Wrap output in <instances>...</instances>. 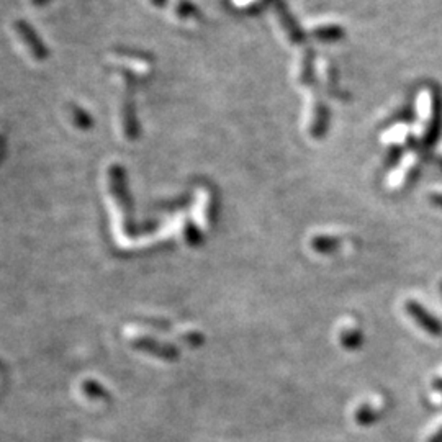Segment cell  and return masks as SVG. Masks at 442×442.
Masks as SVG:
<instances>
[{
    "label": "cell",
    "instance_id": "1",
    "mask_svg": "<svg viewBox=\"0 0 442 442\" xmlns=\"http://www.w3.org/2000/svg\"><path fill=\"white\" fill-rule=\"evenodd\" d=\"M441 92L434 85H427L417 97V126L416 136L424 144H431L437 138L441 125Z\"/></svg>",
    "mask_w": 442,
    "mask_h": 442
},
{
    "label": "cell",
    "instance_id": "2",
    "mask_svg": "<svg viewBox=\"0 0 442 442\" xmlns=\"http://www.w3.org/2000/svg\"><path fill=\"white\" fill-rule=\"evenodd\" d=\"M303 120L305 130L312 138H323L328 128V109L319 97H308L307 105H305Z\"/></svg>",
    "mask_w": 442,
    "mask_h": 442
},
{
    "label": "cell",
    "instance_id": "3",
    "mask_svg": "<svg viewBox=\"0 0 442 442\" xmlns=\"http://www.w3.org/2000/svg\"><path fill=\"white\" fill-rule=\"evenodd\" d=\"M405 312L410 315V318L415 322L417 326L424 329L431 336L439 338L442 336V323L439 318H436L429 310H426L417 300H406L405 302Z\"/></svg>",
    "mask_w": 442,
    "mask_h": 442
},
{
    "label": "cell",
    "instance_id": "4",
    "mask_svg": "<svg viewBox=\"0 0 442 442\" xmlns=\"http://www.w3.org/2000/svg\"><path fill=\"white\" fill-rule=\"evenodd\" d=\"M420 169H421L420 156H417V154H415V153L408 154V156L400 163V166L395 169V172L392 174V177H390L392 188L401 191V188L410 187L411 184L417 179Z\"/></svg>",
    "mask_w": 442,
    "mask_h": 442
},
{
    "label": "cell",
    "instance_id": "5",
    "mask_svg": "<svg viewBox=\"0 0 442 442\" xmlns=\"http://www.w3.org/2000/svg\"><path fill=\"white\" fill-rule=\"evenodd\" d=\"M13 27H15V32L18 33V36L22 38V41L25 43L28 51L32 53V56L35 57L36 61H46L48 56H50V50H48L41 38L38 36L35 28L25 20H17L13 23Z\"/></svg>",
    "mask_w": 442,
    "mask_h": 442
},
{
    "label": "cell",
    "instance_id": "6",
    "mask_svg": "<svg viewBox=\"0 0 442 442\" xmlns=\"http://www.w3.org/2000/svg\"><path fill=\"white\" fill-rule=\"evenodd\" d=\"M275 18L277 23H279L282 33L290 43H295V45H300L303 41V32L300 30L298 23L295 22V18L290 15L289 8L284 6V2H275Z\"/></svg>",
    "mask_w": 442,
    "mask_h": 442
},
{
    "label": "cell",
    "instance_id": "7",
    "mask_svg": "<svg viewBox=\"0 0 442 442\" xmlns=\"http://www.w3.org/2000/svg\"><path fill=\"white\" fill-rule=\"evenodd\" d=\"M313 74H315L313 53L307 50L298 56L297 62H295V79H297L300 84L308 85L310 82L313 81Z\"/></svg>",
    "mask_w": 442,
    "mask_h": 442
},
{
    "label": "cell",
    "instance_id": "8",
    "mask_svg": "<svg viewBox=\"0 0 442 442\" xmlns=\"http://www.w3.org/2000/svg\"><path fill=\"white\" fill-rule=\"evenodd\" d=\"M123 131H125V136L130 141H134L139 138V125H138V120H136L134 104H133V100H131V95L126 97V100L123 104Z\"/></svg>",
    "mask_w": 442,
    "mask_h": 442
},
{
    "label": "cell",
    "instance_id": "9",
    "mask_svg": "<svg viewBox=\"0 0 442 442\" xmlns=\"http://www.w3.org/2000/svg\"><path fill=\"white\" fill-rule=\"evenodd\" d=\"M312 35L315 38H318L319 41H326V43H333V41H339L343 40L346 32L343 30V27H339L338 23L333 22H324V23H318L312 28Z\"/></svg>",
    "mask_w": 442,
    "mask_h": 442
},
{
    "label": "cell",
    "instance_id": "10",
    "mask_svg": "<svg viewBox=\"0 0 442 442\" xmlns=\"http://www.w3.org/2000/svg\"><path fill=\"white\" fill-rule=\"evenodd\" d=\"M310 246L318 254H334L343 246V240L339 236L333 235H317L312 237Z\"/></svg>",
    "mask_w": 442,
    "mask_h": 442
},
{
    "label": "cell",
    "instance_id": "11",
    "mask_svg": "<svg viewBox=\"0 0 442 442\" xmlns=\"http://www.w3.org/2000/svg\"><path fill=\"white\" fill-rule=\"evenodd\" d=\"M339 344L346 349V351H357L364 344V333L357 326H347L339 333Z\"/></svg>",
    "mask_w": 442,
    "mask_h": 442
},
{
    "label": "cell",
    "instance_id": "12",
    "mask_svg": "<svg viewBox=\"0 0 442 442\" xmlns=\"http://www.w3.org/2000/svg\"><path fill=\"white\" fill-rule=\"evenodd\" d=\"M378 417H380V410L375 405H372V403H362L361 406H357L356 413H354V421L364 427L375 424Z\"/></svg>",
    "mask_w": 442,
    "mask_h": 442
},
{
    "label": "cell",
    "instance_id": "13",
    "mask_svg": "<svg viewBox=\"0 0 442 442\" xmlns=\"http://www.w3.org/2000/svg\"><path fill=\"white\" fill-rule=\"evenodd\" d=\"M411 138V131L410 128H408V125H403V123H396L393 128L388 131L385 138H383V141H385L387 144H390L392 148H401V146L406 144V141Z\"/></svg>",
    "mask_w": 442,
    "mask_h": 442
},
{
    "label": "cell",
    "instance_id": "14",
    "mask_svg": "<svg viewBox=\"0 0 442 442\" xmlns=\"http://www.w3.org/2000/svg\"><path fill=\"white\" fill-rule=\"evenodd\" d=\"M71 115H72V121L79 130H90L94 126V121H92V116L87 113L84 109L81 106L74 105L71 109Z\"/></svg>",
    "mask_w": 442,
    "mask_h": 442
},
{
    "label": "cell",
    "instance_id": "15",
    "mask_svg": "<svg viewBox=\"0 0 442 442\" xmlns=\"http://www.w3.org/2000/svg\"><path fill=\"white\" fill-rule=\"evenodd\" d=\"M177 15L181 18H198L200 12H198V8L193 6L192 2H188V0H181L177 6Z\"/></svg>",
    "mask_w": 442,
    "mask_h": 442
},
{
    "label": "cell",
    "instance_id": "16",
    "mask_svg": "<svg viewBox=\"0 0 442 442\" xmlns=\"http://www.w3.org/2000/svg\"><path fill=\"white\" fill-rule=\"evenodd\" d=\"M237 6H241L246 12H261L265 6H269L272 0H235Z\"/></svg>",
    "mask_w": 442,
    "mask_h": 442
},
{
    "label": "cell",
    "instance_id": "17",
    "mask_svg": "<svg viewBox=\"0 0 442 442\" xmlns=\"http://www.w3.org/2000/svg\"><path fill=\"white\" fill-rule=\"evenodd\" d=\"M429 202H431V205H434L442 210V192L429 193Z\"/></svg>",
    "mask_w": 442,
    "mask_h": 442
},
{
    "label": "cell",
    "instance_id": "18",
    "mask_svg": "<svg viewBox=\"0 0 442 442\" xmlns=\"http://www.w3.org/2000/svg\"><path fill=\"white\" fill-rule=\"evenodd\" d=\"M427 442H442V426L436 432H432Z\"/></svg>",
    "mask_w": 442,
    "mask_h": 442
},
{
    "label": "cell",
    "instance_id": "19",
    "mask_svg": "<svg viewBox=\"0 0 442 442\" xmlns=\"http://www.w3.org/2000/svg\"><path fill=\"white\" fill-rule=\"evenodd\" d=\"M432 387H434L437 392L442 393V377L434 378V382H432Z\"/></svg>",
    "mask_w": 442,
    "mask_h": 442
},
{
    "label": "cell",
    "instance_id": "20",
    "mask_svg": "<svg viewBox=\"0 0 442 442\" xmlns=\"http://www.w3.org/2000/svg\"><path fill=\"white\" fill-rule=\"evenodd\" d=\"M32 2V6H35V7H43V6H46V4H50L51 0H30Z\"/></svg>",
    "mask_w": 442,
    "mask_h": 442
},
{
    "label": "cell",
    "instance_id": "21",
    "mask_svg": "<svg viewBox=\"0 0 442 442\" xmlns=\"http://www.w3.org/2000/svg\"><path fill=\"white\" fill-rule=\"evenodd\" d=\"M151 2H153L156 7H161V8L167 6V0H151Z\"/></svg>",
    "mask_w": 442,
    "mask_h": 442
},
{
    "label": "cell",
    "instance_id": "22",
    "mask_svg": "<svg viewBox=\"0 0 442 442\" xmlns=\"http://www.w3.org/2000/svg\"><path fill=\"white\" fill-rule=\"evenodd\" d=\"M441 291H442V282H441Z\"/></svg>",
    "mask_w": 442,
    "mask_h": 442
}]
</instances>
